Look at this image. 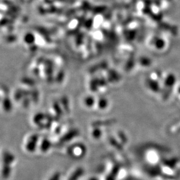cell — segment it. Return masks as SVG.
<instances>
[{
  "label": "cell",
  "mask_w": 180,
  "mask_h": 180,
  "mask_svg": "<svg viewBox=\"0 0 180 180\" xmlns=\"http://www.w3.org/2000/svg\"><path fill=\"white\" fill-rule=\"evenodd\" d=\"M36 145H37V140L36 138L29 139L26 144V150L29 153H33L35 151Z\"/></svg>",
  "instance_id": "obj_1"
}]
</instances>
